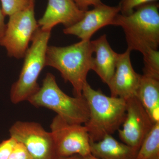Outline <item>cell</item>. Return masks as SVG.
<instances>
[{
    "label": "cell",
    "mask_w": 159,
    "mask_h": 159,
    "mask_svg": "<svg viewBox=\"0 0 159 159\" xmlns=\"http://www.w3.org/2000/svg\"><path fill=\"white\" fill-rule=\"evenodd\" d=\"M159 8L158 3L153 2L139 6L129 15H117L112 25L123 29L129 50L143 54L158 49Z\"/></svg>",
    "instance_id": "3"
},
{
    "label": "cell",
    "mask_w": 159,
    "mask_h": 159,
    "mask_svg": "<svg viewBox=\"0 0 159 159\" xmlns=\"http://www.w3.org/2000/svg\"><path fill=\"white\" fill-rule=\"evenodd\" d=\"M5 16L3 14L0 3V39L2 37L5 29L6 28V24L5 22Z\"/></svg>",
    "instance_id": "23"
},
{
    "label": "cell",
    "mask_w": 159,
    "mask_h": 159,
    "mask_svg": "<svg viewBox=\"0 0 159 159\" xmlns=\"http://www.w3.org/2000/svg\"><path fill=\"white\" fill-rule=\"evenodd\" d=\"M34 0H0L3 14L10 16L15 13L27 9Z\"/></svg>",
    "instance_id": "18"
},
{
    "label": "cell",
    "mask_w": 159,
    "mask_h": 159,
    "mask_svg": "<svg viewBox=\"0 0 159 159\" xmlns=\"http://www.w3.org/2000/svg\"><path fill=\"white\" fill-rule=\"evenodd\" d=\"M84 12L73 0H48L44 13L37 21L38 24L43 31H51L59 24L68 28L80 20Z\"/></svg>",
    "instance_id": "12"
},
{
    "label": "cell",
    "mask_w": 159,
    "mask_h": 159,
    "mask_svg": "<svg viewBox=\"0 0 159 159\" xmlns=\"http://www.w3.org/2000/svg\"><path fill=\"white\" fill-rule=\"evenodd\" d=\"M83 159H99L96 157H94L93 155L90 154L85 157H84Z\"/></svg>",
    "instance_id": "25"
},
{
    "label": "cell",
    "mask_w": 159,
    "mask_h": 159,
    "mask_svg": "<svg viewBox=\"0 0 159 159\" xmlns=\"http://www.w3.org/2000/svg\"><path fill=\"white\" fill-rule=\"evenodd\" d=\"M143 56V74L159 80V51L150 49L142 54Z\"/></svg>",
    "instance_id": "17"
},
{
    "label": "cell",
    "mask_w": 159,
    "mask_h": 159,
    "mask_svg": "<svg viewBox=\"0 0 159 159\" xmlns=\"http://www.w3.org/2000/svg\"><path fill=\"white\" fill-rule=\"evenodd\" d=\"M159 157V122L154 123L143 140L136 159H150Z\"/></svg>",
    "instance_id": "16"
},
{
    "label": "cell",
    "mask_w": 159,
    "mask_h": 159,
    "mask_svg": "<svg viewBox=\"0 0 159 159\" xmlns=\"http://www.w3.org/2000/svg\"><path fill=\"white\" fill-rule=\"evenodd\" d=\"M126 116L122 129L118 130L123 143L139 151L154 123L136 96L126 100Z\"/></svg>",
    "instance_id": "9"
},
{
    "label": "cell",
    "mask_w": 159,
    "mask_h": 159,
    "mask_svg": "<svg viewBox=\"0 0 159 159\" xmlns=\"http://www.w3.org/2000/svg\"><path fill=\"white\" fill-rule=\"evenodd\" d=\"M157 1L158 0H121L119 5L120 8V14L129 15L139 6Z\"/></svg>",
    "instance_id": "19"
},
{
    "label": "cell",
    "mask_w": 159,
    "mask_h": 159,
    "mask_svg": "<svg viewBox=\"0 0 159 159\" xmlns=\"http://www.w3.org/2000/svg\"><path fill=\"white\" fill-rule=\"evenodd\" d=\"M50 127L58 157L91 154L90 139L84 125L69 123L57 115Z\"/></svg>",
    "instance_id": "7"
},
{
    "label": "cell",
    "mask_w": 159,
    "mask_h": 159,
    "mask_svg": "<svg viewBox=\"0 0 159 159\" xmlns=\"http://www.w3.org/2000/svg\"><path fill=\"white\" fill-rule=\"evenodd\" d=\"M10 136L22 143L32 159H58L53 136L39 123L17 121L9 130Z\"/></svg>",
    "instance_id": "8"
},
{
    "label": "cell",
    "mask_w": 159,
    "mask_h": 159,
    "mask_svg": "<svg viewBox=\"0 0 159 159\" xmlns=\"http://www.w3.org/2000/svg\"><path fill=\"white\" fill-rule=\"evenodd\" d=\"M93 53L91 40H80L66 47L48 46L46 66L57 70L71 84L75 96H82L89 72L92 70Z\"/></svg>",
    "instance_id": "2"
},
{
    "label": "cell",
    "mask_w": 159,
    "mask_h": 159,
    "mask_svg": "<svg viewBox=\"0 0 159 159\" xmlns=\"http://www.w3.org/2000/svg\"><path fill=\"white\" fill-rule=\"evenodd\" d=\"M80 10L86 11L88 10L89 6L94 7L102 4L101 0H73Z\"/></svg>",
    "instance_id": "22"
},
{
    "label": "cell",
    "mask_w": 159,
    "mask_h": 159,
    "mask_svg": "<svg viewBox=\"0 0 159 159\" xmlns=\"http://www.w3.org/2000/svg\"><path fill=\"white\" fill-rule=\"evenodd\" d=\"M39 28L34 15V2L9 16L0 46L6 49L9 57L24 58L29 43Z\"/></svg>",
    "instance_id": "6"
},
{
    "label": "cell",
    "mask_w": 159,
    "mask_h": 159,
    "mask_svg": "<svg viewBox=\"0 0 159 159\" xmlns=\"http://www.w3.org/2000/svg\"><path fill=\"white\" fill-rule=\"evenodd\" d=\"M51 35V31L39 28L32 38L31 45L24 57L19 77L10 90V99L14 104L28 101L39 90L38 79L46 66V51Z\"/></svg>",
    "instance_id": "5"
},
{
    "label": "cell",
    "mask_w": 159,
    "mask_h": 159,
    "mask_svg": "<svg viewBox=\"0 0 159 159\" xmlns=\"http://www.w3.org/2000/svg\"><path fill=\"white\" fill-rule=\"evenodd\" d=\"M136 97L153 123L159 122V80L142 75Z\"/></svg>",
    "instance_id": "15"
},
{
    "label": "cell",
    "mask_w": 159,
    "mask_h": 159,
    "mask_svg": "<svg viewBox=\"0 0 159 159\" xmlns=\"http://www.w3.org/2000/svg\"><path fill=\"white\" fill-rule=\"evenodd\" d=\"M120 13L119 5L107 6L102 3L85 11L83 17L73 25L65 28L64 33L74 35L80 40H90L97 31L105 26L112 25L117 15Z\"/></svg>",
    "instance_id": "10"
},
{
    "label": "cell",
    "mask_w": 159,
    "mask_h": 159,
    "mask_svg": "<svg viewBox=\"0 0 159 159\" xmlns=\"http://www.w3.org/2000/svg\"><path fill=\"white\" fill-rule=\"evenodd\" d=\"M91 154L99 159H136L138 151L110 135L97 142H90Z\"/></svg>",
    "instance_id": "14"
},
{
    "label": "cell",
    "mask_w": 159,
    "mask_h": 159,
    "mask_svg": "<svg viewBox=\"0 0 159 159\" xmlns=\"http://www.w3.org/2000/svg\"><path fill=\"white\" fill-rule=\"evenodd\" d=\"M82 94L88 106L89 118L84 125L90 142H98L119 130L126 116V100L107 96L94 89L88 82Z\"/></svg>",
    "instance_id": "1"
},
{
    "label": "cell",
    "mask_w": 159,
    "mask_h": 159,
    "mask_svg": "<svg viewBox=\"0 0 159 159\" xmlns=\"http://www.w3.org/2000/svg\"><path fill=\"white\" fill-rule=\"evenodd\" d=\"M95 57H93L92 70L104 83L108 84L113 76L119 54L111 47L106 34L91 41Z\"/></svg>",
    "instance_id": "13"
},
{
    "label": "cell",
    "mask_w": 159,
    "mask_h": 159,
    "mask_svg": "<svg viewBox=\"0 0 159 159\" xmlns=\"http://www.w3.org/2000/svg\"><path fill=\"white\" fill-rule=\"evenodd\" d=\"M83 157L80 156L78 155H75L69 157H59L58 159H83Z\"/></svg>",
    "instance_id": "24"
},
{
    "label": "cell",
    "mask_w": 159,
    "mask_h": 159,
    "mask_svg": "<svg viewBox=\"0 0 159 159\" xmlns=\"http://www.w3.org/2000/svg\"><path fill=\"white\" fill-rule=\"evenodd\" d=\"M131 52L127 49L124 53L119 54L115 73L107 84L111 96L125 100L136 96L142 77L132 65Z\"/></svg>",
    "instance_id": "11"
},
{
    "label": "cell",
    "mask_w": 159,
    "mask_h": 159,
    "mask_svg": "<svg viewBox=\"0 0 159 159\" xmlns=\"http://www.w3.org/2000/svg\"><path fill=\"white\" fill-rule=\"evenodd\" d=\"M8 159H32L31 155L22 143L17 142Z\"/></svg>",
    "instance_id": "20"
},
{
    "label": "cell",
    "mask_w": 159,
    "mask_h": 159,
    "mask_svg": "<svg viewBox=\"0 0 159 159\" xmlns=\"http://www.w3.org/2000/svg\"><path fill=\"white\" fill-rule=\"evenodd\" d=\"M17 141L12 137L0 142V159H8Z\"/></svg>",
    "instance_id": "21"
},
{
    "label": "cell",
    "mask_w": 159,
    "mask_h": 159,
    "mask_svg": "<svg viewBox=\"0 0 159 159\" xmlns=\"http://www.w3.org/2000/svg\"><path fill=\"white\" fill-rule=\"evenodd\" d=\"M36 107L53 111L71 123L84 124L88 120V106L83 96L71 97L60 88L55 76L48 73L38 91L28 100Z\"/></svg>",
    "instance_id": "4"
},
{
    "label": "cell",
    "mask_w": 159,
    "mask_h": 159,
    "mask_svg": "<svg viewBox=\"0 0 159 159\" xmlns=\"http://www.w3.org/2000/svg\"><path fill=\"white\" fill-rule=\"evenodd\" d=\"M150 159H159V157H156Z\"/></svg>",
    "instance_id": "26"
}]
</instances>
